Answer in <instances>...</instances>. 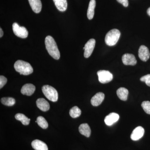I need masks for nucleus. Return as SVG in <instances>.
I'll return each mask as SVG.
<instances>
[{
    "mask_svg": "<svg viewBox=\"0 0 150 150\" xmlns=\"http://www.w3.org/2000/svg\"><path fill=\"white\" fill-rule=\"evenodd\" d=\"M46 50L48 54L54 59L58 60L60 58V53L56 41L52 36H46L45 40Z\"/></svg>",
    "mask_w": 150,
    "mask_h": 150,
    "instance_id": "f257e3e1",
    "label": "nucleus"
},
{
    "mask_svg": "<svg viewBox=\"0 0 150 150\" xmlns=\"http://www.w3.org/2000/svg\"><path fill=\"white\" fill-rule=\"evenodd\" d=\"M14 67L16 71L21 75H28L33 72V69L30 64L22 60L16 61Z\"/></svg>",
    "mask_w": 150,
    "mask_h": 150,
    "instance_id": "f03ea898",
    "label": "nucleus"
},
{
    "mask_svg": "<svg viewBox=\"0 0 150 150\" xmlns=\"http://www.w3.org/2000/svg\"><path fill=\"white\" fill-rule=\"evenodd\" d=\"M121 35V33L118 30L113 29L108 32L105 36V41L108 46H113L118 42Z\"/></svg>",
    "mask_w": 150,
    "mask_h": 150,
    "instance_id": "7ed1b4c3",
    "label": "nucleus"
},
{
    "mask_svg": "<svg viewBox=\"0 0 150 150\" xmlns=\"http://www.w3.org/2000/svg\"><path fill=\"white\" fill-rule=\"evenodd\" d=\"M42 91L45 96L49 100L53 102H56L58 99V93L56 90L51 86H43Z\"/></svg>",
    "mask_w": 150,
    "mask_h": 150,
    "instance_id": "20e7f679",
    "label": "nucleus"
},
{
    "mask_svg": "<svg viewBox=\"0 0 150 150\" xmlns=\"http://www.w3.org/2000/svg\"><path fill=\"white\" fill-rule=\"evenodd\" d=\"M12 28L14 33L18 37L25 38L28 36V32L27 29L23 26H20L17 23H14Z\"/></svg>",
    "mask_w": 150,
    "mask_h": 150,
    "instance_id": "39448f33",
    "label": "nucleus"
},
{
    "mask_svg": "<svg viewBox=\"0 0 150 150\" xmlns=\"http://www.w3.org/2000/svg\"><path fill=\"white\" fill-rule=\"evenodd\" d=\"M98 80L102 83L110 82L113 79V76L110 72L105 70H100L97 72Z\"/></svg>",
    "mask_w": 150,
    "mask_h": 150,
    "instance_id": "423d86ee",
    "label": "nucleus"
},
{
    "mask_svg": "<svg viewBox=\"0 0 150 150\" xmlns=\"http://www.w3.org/2000/svg\"><path fill=\"white\" fill-rule=\"evenodd\" d=\"M96 44V40L94 39H91L86 43L85 45L84 53V56L85 58H88L89 57L93 52L94 48Z\"/></svg>",
    "mask_w": 150,
    "mask_h": 150,
    "instance_id": "0eeeda50",
    "label": "nucleus"
},
{
    "mask_svg": "<svg viewBox=\"0 0 150 150\" xmlns=\"http://www.w3.org/2000/svg\"><path fill=\"white\" fill-rule=\"evenodd\" d=\"M139 56L140 59L143 62L147 61L150 56L149 48L144 45L140 46L139 50Z\"/></svg>",
    "mask_w": 150,
    "mask_h": 150,
    "instance_id": "6e6552de",
    "label": "nucleus"
},
{
    "mask_svg": "<svg viewBox=\"0 0 150 150\" xmlns=\"http://www.w3.org/2000/svg\"><path fill=\"white\" fill-rule=\"evenodd\" d=\"M144 129L142 126H138L134 129L131 134V138L133 141L139 140L144 134Z\"/></svg>",
    "mask_w": 150,
    "mask_h": 150,
    "instance_id": "1a4fd4ad",
    "label": "nucleus"
},
{
    "mask_svg": "<svg viewBox=\"0 0 150 150\" xmlns=\"http://www.w3.org/2000/svg\"><path fill=\"white\" fill-rule=\"evenodd\" d=\"M122 62L125 65L134 66L137 64V61L133 54H126L122 56Z\"/></svg>",
    "mask_w": 150,
    "mask_h": 150,
    "instance_id": "9d476101",
    "label": "nucleus"
},
{
    "mask_svg": "<svg viewBox=\"0 0 150 150\" xmlns=\"http://www.w3.org/2000/svg\"><path fill=\"white\" fill-rule=\"evenodd\" d=\"M119 119V115L115 112H111L105 116L104 122L107 126H110L117 122Z\"/></svg>",
    "mask_w": 150,
    "mask_h": 150,
    "instance_id": "9b49d317",
    "label": "nucleus"
},
{
    "mask_svg": "<svg viewBox=\"0 0 150 150\" xmlns=\"http://www.w3.org/2000/svg\"><path fill=\"white\" fill-rule=\"evenodd\" d=\"M105 98L104 94L101 92L97 93L91 99V103L94 106H97L102 103Z\"/></svg>",
    "mask_w": 150,
    "mask_h": 150,
    "instance_id": "f8f14e48",
    "label": "nucleus"
},
{
    "mask_svg": "<svg viewBox=\"0 0 150 150\" xmlns=\"http://www.w3.org/2000/svg\"><path fill=\"white\" fill-rule=\"evenodd\" d=\"M35 90V86L33 84L30 83H27L24 85L22 87L21 93L23 94L30 96L34 93Z\"/></svg>",
    "mask_w": 150,
    "mask_h": 150,
    "instance_id": "ddd939ff",
    "label": "nucleus"
},
{
    "mask_svg": "<svg viewBox=\"0 0 150 150\" xmlns=\"http://www.w3.org/2000/svg\"><path fill=\"white\" fill-rule=\"evenodd\" d=\"M36 103L38 108L42 111H47L50 108L49 103L44 98H38L36 100Z\"/></svg>",
    "mask_w": 150,
    "mask_h": 150,
    "instance_id": "4468645a",
    "label": "nucleus"
},
{
    "mask_svg": "<svg viewBox=\"0 0 150 150\" xmlns=\"http://www.w3.org/2000/svg\"><path fill=\"white\" fill-rule=\"evenodd\" d=\"M30 7L35 13H39L42 9V4L40 0H28Z\"/></svg>",
    "mask_w": 150,
    "mask_h": 150,
    "instance_id": "2eb2a0df",
    "label": "nucleus"
},
{
    "mask_svg": "<svg viewBox=\"0 0 150 150\" xmlns=\"http://www.w3.org/2000/svg\"><path fill=\"white\" fill-rule=\"evenodd\" d=\"M31 146L35 150H48L47 145L40 140L37 139L33 141Z\"/></svg>",
    "mask_w": 150,
    "mask_h": 150,
    "instance_id": "dca6fc26",
    "label": "nucleus"
},
{
    "mask_svg": "<svg viewBox=\"0 0 150 150\" xmlns=\"http://www.w3.org/2000/svg\"><path fill=\"white\" fill-rule=\"evenodd\" d=\"M79 131L82 135L86 137H89L91 134V130L87 123H83L79 127Z\"/></svg>",
    "mask_w": 150,
    "mask_h": 150,
    "instance_id": "f3484780",
    "label": "nucleus"
},
{
    "mask_svg": "<svg viewBox=\"0 0 150 150\" xmlns=\"http://www.w3.org/2000/svg\"><path fill=\"white\" fill-rule=\"evenodd\" d=\"M57 8L60 11L64 12L67 8V0H53Z\"/></svg>",
    "mask_w": 150,
    "mask_h": 150,
    "instance_id": "a211bd4d",
    "label": "nucleus"
},
{
    "mask_svg": "<svg viewBox=\"0 0 150 150\" xmlns=\"http://www.w3.org/2000/svg\"><path fill=\"white\" fill-rule=\"evenodd\" d=\"M117 95L119 99L123 101H126L128 98L129 91L125 88L121 87L117 90Z\"/></svg>",
    "mask_w": 150,
    "mask_h": 150,
    "instance_id": "6ab92c4d",
    "label": "nucleus"
},
{
    "mask_svg": "<svg viewBox=\"0 0 150 150\" xmlns=\"http://www.w3.org/2000/svg\"><path fill=\"white\" fill-rule=\"evenodd\" d=\"M96 5V2L95 0H91L87 11V17L88 19L91 20L93 18Z\"/></svg>",
    "mask_w": 150,
    "mask_h": 150,
    "instance_id": "aec40b11",
    "label": "nucleus"
},
{
    "mask_svg": "<svg viewBox=\"0 0 150 150\" xmlns=\"http://www.w3.org/2000/svg\"><path fill=\"white\" fill-rule=\"evenodd\" d=\"M15 117L16 120L21 121L23 125H28L29 124L30 119L22 113H17L15 115Z\"/></svg>",
    "mask_w": 150,
    "mask_h": 150,
    "instance_id": "412c9836",
    "label": "nucleus"
},
{
    "mask_svg": "<svg viewBox=\"0 0 150 150\" xmlns=\"http://www.w3.org/2000/svg\"><path fill=\"white\" fill-rule=\"evenodd\" d=\"M81 113V109L77 106H75L70 109L69 114L70 116L73 118H76L80 116Z\"/></svg>",
    "mask_w": 150,
    "mask_h": 150,
    "instance_id": "4be33fe9",
    "label": "nucleus"
},
{
    "mask_svg": "<svg viewBox=\"0 0 150 150\" xmlns=\"http://www.w3.org/2000/svg\"><path fill=\"white\" fill-rule=\"evenodd\" d=\"M1 102L6 106H12L15 104L16 100L13 98L4 97L1 99Z\"/></svg>",
    "mask_w": 150,
    "mask_h": 150,
    "instance_id": "5701e85b",
    "label": "nucleus"
},
{
    "mask_svg": "<svg viewBox=\"0 0 150 150\" xmlns=\"http://www.w3.org/2000/svg\"><path fill=\"white\" fill-rule=\"evenodd\" d=\"M37 123L38 126L43 129H47L48 127V123L43 116H38L37 118Z\"/></svg>",
    "mask_w": 150,
    "mask_h": 150,
    "instance_id": "b1692460",
    "label": "nucleus"
},
{
    "mask_svg": "<svg viewBox=\"0 0 150 150\" xmlns=\"http://www.w3.org/2000/svg\"><path fill=\"white\" fill-rule=\"evenodd\" d=\"M142 108L146 113L150 115V102L149 101H144L142 104Z\"/></svg>",
    "mask_w": 150,
    "mask_h": 150,
    "instance_id": "393cba45",
    "label": "nucleus"
},
{
    "mask_svg": "<svg viewBox=\"0 0 150 150\" xmlns=\"http://www.w3.org/2000/svg\"><path fill=\"white\" fill-rule=\"evenodd\" d=\"M140 80L142 82H144L147 85L150 87V74L143 76L140 79Z\"/></svg>",
    "mask_w": 150,
    "mask_h": 150,
    "instance_id": "a878e982",
    "label": "nucleus"
},
{
    "mask_svg": "<svg viewBox=\"0 0 150 150\" xmlns=\"http://www.w3.org/2000/svg\"><path fill=\"white\" fill-rule=\"evenodd\" d=\"M7 82V79L5 77L3 76H0V88H2L5 85Z\"/></svg>",
    "mask_w": 150,
    "mask_h": 150,
    "instance_id": "bb28decb",
    "label": "nucleus"
},
{
    "mask_svg": "<svg viewBox=\"0 0 150 150\" xmlns=\"http://www.w3.org/2000/svg\"><path fill=\"white\" fill-rule=\"evenodd\" d=\"M117 1L126 7L129 5V1L128 0H117Z\"/></svg>",
    "mask_w": 150,
    "mask_h": 150,
    "instance_id": "cd10ccee",
    "label": "nucleus"
},
{
    "mask_svg": "<svg viewBox=\"0 0 150 150\" xmlns=\"http://www.w3.org/2000/svg\"><path fill=\"white\" fill-rule=\"evenodd\" d=\"M3 35H4V32H3L2 28H0V37H2Z\"/></svg>",
    "mask_w": 150,
    "mask_h": 150,
    "instance_id": "c85d7f7f",
    "label": "nucleus"
},
{
    "mask_svg": "<svg viewBox=\"0 0 150 150\" xmlns=\"http://www.w3.org/2000/svg\"><path fill=\"white\" fill-rule=\"evenodd\" d=\"M147 12L148 14L150 16V7L148 9Z\"/></svg>",
    "mask_w": 150,
    "mask_h": 150,
    "instance_id": "c756f323",
    "label": "nucleus"
}]
</instances>
